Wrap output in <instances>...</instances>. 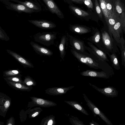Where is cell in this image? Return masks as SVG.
I'll use <instances>...</instances> for the list:
<instances>
[{"mask_svg":"<svg viewBox=\"0 0 125 125\" xmlns=\"http://www.w3.org/2000/svg\"><path fill=\"white\" fill-rule=\"evenodd\" d=\"M101 30L102 43L105 53L109 56L114 52L118 51L117 43L111 35L108 26L105 23Z\"/></svg>","mask_w":125,"mask_h":125,"instance_id":"cell-1","label":"cell"},{"mask_svg":"<svg viewBox=\"0 0 125 125\" xmlns=\"http://www.w3.org/2000/svg\"><path fill=\"white\" fill-rule=\"evenodd\" d=\"M69 7L72 13L77 17L86 21L92 20L98 23L99 19L96 13L88 10L85 11L72 4H69Z\"/></svg>","mask_w":125,"mask_h":125,"instance_id":"cell-2","label":"cell"},{"mask_svg":"<svg viewBox=\"0 0 125 125\" xmlns=\"http://www.w3.org/2000/svg\"><path fill=\"white\" fill-rule=\"evenodd\" d=\"M56 35L55 32H39L34 35V38L36 42L48 46L54 44Z\"/></svg>","mask_w":125,"mask_h":125,"instance_id":"cell-3","label":"cell"},{"mask_svg":"<svg viewBox=\"0 0 125 125\" xmlns=\"http://www.w3.org/2000/svg\"><path fill=\"white\" fill-rule=\"evenodd\" d=\"M86 105L92 111L95 117L98 115L108 125H113L112 124L106 116L84 94H83Z\"/></svg>","mask_w":125,"mask_h":125,"instance_id":"cell-4","label":"cell"},{"mask_svg":"<svg viewBox=\"0 0 125 125\" xmlns=\"http://www.w3.org/2000/svg\"><path fill=\"white\" fill-rule=\"evenodd\" d=\"M66 35L72 49L81 53L87 52L86 46L83 41L70 35L68 33Z\"/></svg>","mask_w":125,"mask_h":125,"instance_id":"cell-5","label":"cell"},{"mask_svg":"<svg viewBox=\"0 0 125 125\" xmlns=\"http://www.w3.org/2000/svg\"><path fill=\"white\" fill-rule=\"evenodd\" d=\"M92 34L87 40L95 45L99 49L105 53V50L102 43L101 31L96 28L92 27Z\"/></svg>","mask_w":125,"mask_h":125,"instance_id":"cell-6","label":"cell"},{"mask_svg":"<svg viewBox=\"0 0 125 125\" xmlns=\"http://www.w3.org/2000/svg\"><path fill=\"white\" fill-rule=\"evenodd\" d=\"M123 32L122 23L119 18L114 26L112 31V36L117 45L119 43Z\"/></svg>","mask_w":125,"mask_h":125,"instance_id":"cell-7","label":"cell"},{"mask_svg":"<svg viewBox=\"0 0 125 125\" xmlns=\"http://www.w3.org/2000/svg\"><path fill=\"white\" fill-rule=\"evenodd\" d=\"M89 84L93 88L106 96L113 97L117 96L118 92L113 86H108L103 88H100L90 83Z\"/></svg>","mask_w":125,"mask_h":125,"instance_id":"cell-8","label":"cell"},{"mask_svg":"<svg viewBox=\"0 0 125 125\" xmlns=\"http://www.w3.org/2000/svg\"><path fill=\"white\" fill-rule=\"evenodd\" d=\"M46 4L50 11L56 14L61 19L64 18L63 13L53 0H42Z\"/></svg>","mask_w":125,"mask_h":125,"instance_id":"cell-9","label":"cell"},{"mask_svg":"<svg viewBox=\"0 0 125 125\" xmlns=\"http://www.w3.org/2000/svg\"><path fill=\"white\" fill-rule=\"evenodd\" d=\"M86 48L90 53L89 56L99 64L103 71L105 72L107 68H111L106 61L101 59L90 47L86 46Z\"/></svg>","mask_w":125,"mask_h":125,"instance_id":"cell-10","label":"cell"},{"mask_svg":"<svg viewBox=\"0 0 125 125\" xmlns=\"http://www.w3.org/2000/svg\"><path fill=\"white\" fill-rule=\"evenodd\" d=\"M28 21L37 27L43 29L54 28L56 25L51 21L44 20H30Z\"/></svg>","mask_w":125,"mask_h":125,"instance_id":"cell-11","label":"cell"},{"mask_svg":"<svg viewBox=\"0 0 125 125\" xmlns=\"http://www.w3.org/2000/svg\"><path fill=\"white\" fill-rule=\"evenodd\" d=\"M69 28L71 31L79 35L90 33L92 31L91 28L89 27L78 24L70 25Z\"/></svg>","mask_w":125,"mask_h":125,"instance_id":"cell-12","label":"cell"},{"mask_svg":"<svg viewBox=\"0 0 125 125\" xmlns=\"http://www.w3.org/2000/svg\"><path fill=\"white\" fill-rule=\"evenodd\" d=\"M83 76H91L104 78H108L109 75L107 72L104 71L98 72L92 70H87L80 73Z\"/></svg>","mask_w":125,"mask_h":125,"instance_id":"cell-13","label":"cell"},{"mask_svg":"<svg viewBox=\"0 0 125 125\" xmlns=\"http://www.w3.org/2000/svg\"><path fill=\"white\" fill-rule=\"evenodd\" d=\"M30 43L35 51L41 55L50 56L53 54L52 52L49 49L42 47L33 42L31 41Z\"/></svg>","mask_w":125,"mask_h":125,"instance_id":"cell-14","label":"cell"},{"mask_svg":"<svg viewBox=\"0 0 125 125\" xmlns=\"http://www.w3.org/2000/svg\"><path fill=\"white\" fill-rule=\"evenodd\" d=\"M8 53L13 57L20 64L24 66L33 67L32 64L28 60L14 52L7 50Z\"/></svg>","mask_w":125,"mask_h":125,"instance_id":"cell-15","label":"cell"},{"mask_svg":"<svg viewBox=\"0 0 125 125\" xmlns=\"http://www.w3.org/2000/svg\"><path fill=\"white\" fill-rule=\"evenodd\" d=\"M68 41V39L66 35H64L61 38L59 46V49L60 57L63 60L64 59V57L66 54Z\"/></svg>","mask_w":125,"mask_h":125,"instance_id":"cell-16","label":"cell"},{"mask_svg":"<svg viewBox=\"0 0 125 125\" xmlns=\"http://www.w3.org/2000/svg\"><path fill=\"white\" fill-rule=\"evenodd\" d=\"M87 43L90 47L101 59L105 61L109 62L105 53L96 47L92 42H87Z\"/></svg>","mask_w":125,"mask_h":125,"instance_id":"cell-17","label":"cell"},{"mask_svg":"<svg viewBox=\"0 0 125 125\" xmlns=\"http://www.w3.org/2000/svg\"><path fill=\"white\" fill-rule=\"evenodd\" d=\"M64 102L75 109L80 111L86 115L89 114L87 111L79 103L75 101H65Z\"/></svg>","mask_w":125,"mask_h":125,"instance_id":"cell-18","label":"cell"},{"mask_svg":"<svg viewBox=\"0 0 125 125\" xmlns=\"http://www.w3.org/2000/svg\"><path fill=\"white\" fill-rule=\"evenodd\" d=\"M10 6L13 9L16 11L20 12L31 13L34 11L33 10L22 4H16L12 3L11 4Z\"/></svg>","mask_w":125,"mask_h":125,"instance_id":"cell-19","label":"cell"},{"mask_svg":"<svg viewBox=\"0 0 125 125\" xmlns=\"http://www.w3.org/2000/svg\"><path fill=\"white\" fill-rule=\"evenodd\" d=\"M117 45L120 49L122 64L125 69V40L123 36L121 37L119 43L117 44Z\"/></svg>","mask_w":125,"mask_h":125,"instance_id":"cell-20","label":"cell"},{"mask_svg":"<svg viewBox=\"0 0 125 125\" xmlns=\"http://www.w3.org/2000/svg\"><path fill=\"white\" fill-rule=\"evenodd\" d=\"M74 87L75 86H72L67 87L54 88L52 89V92L54 95H62L65 94L68 91Z\"/></svg>","mask_w":125,"mask_h":125,"instance_id":"cell-21","label":"cell"},{"mask_svg":"<svg viewBox=\"0 0 125 125\" xmlns=\"http://www.w3.org/2000/svg\"><path fill=\"white\" fill-rule=\"evenodd\" d=\"M90 53H88L87 55L83 54L85 57L87 62L89 65V67L95 69H101L99 64L89 56Z\"/></svg>","mask_w":125,"mask_h":125,"instance_id":"cell-22","label":"cell"},{"mask_svg":"<svg viewBox=\"0 0 125 125\" xmlns=\"http://www.w3.org/2000/svg\"><path fill=\"white\" fill-rule=\"evenodd\" d=\"M70 51L73 55L79 61L89 67V65L88 63L82 54L78 52L77 51L72 49H71Z\"/></svg>","mask_w":125,"mask_h":125,"instance_id":"cell-23","label":"cell"},{"mask_svg":"<svg viewBox=\"0 0 125 125\" xmlns=\"http://www.w3.org/2000/svg\"><path fill=\"white\" fill-rule=\"evenodd\" d=\"M116 52H113L109 56L114 68L118 70L120 68Z\"/></svg>","mask_w":125,"mask_h":125,"instance_id":"cell-24","label":"cell"},{"mask_svg":"<svg viewBox=\"0 0 125 125\" xmlns=\"http://www.w3.org/2000/svg\"><path fill=\"white\" fill-rule=\"evenodd\" d=\"M94 5L96 12L99 19L103 21V14L98 0H94Z\"/></svg>","mask_w":125,"mask_h":125,"instance_id":"cell-25","label":"cell"},{"mask_svg":"<svg viewBox=\"0 0 125 125\" xmlns=\"http://www.w3.org/2000/svg\"><path fill=\"white\" fill-rule=\"evenodd\" d=\"M70 122L73 125H84L83 122L76 117L71 115L69 117Z\"/></svg>","mask_w":125,"mask_h":125,"instance_id":"cell-26","label":"cell"},{"mask_svg":"<svg viewBox=\"0 0 125 125\" xmlns=\"http://www.w3.org/2000/svg\"><path fill=\"white\" fill-rule=\"evenodd\" d=\"M18 2L25 5L26 7L32 10H38L39 8L32 2L28 1L24 2L19 1Z\"/></svg>","mask_w":125,"mask_h":125,"instance_id":"cell-27","label":"cell"},{"mask_svg":"<svg viewBox=\"0 0 125 125\" xmlns=\"http://www.w3.org/2000/svg\"><path fill=\"white\" fill-rule=\"evenodd\" d=\"M84 4L88 8V10L96 13L94 4L92 0H84Z\"/></svg>","mask_w":125,"mask_h":125,"instance_id":"cell-28","label":"cell"},{"mask_svg":"<svg viewBox=\"0 0 125 125\" xmlns=\"http://www.w3.org/2000/svg\"><path fill=\"white\" fill-rule=\"evenodd\" d=\"M0 39L2 40L8 41L10 40L9 37L7 36L4 31L0 27Z\"/></svg>","mask_w":125,"mask_h":125,"instance_id":"cell-29","label":"cell"},{"mask_svg":"<svg viewBox=\"0 0 125 125\" xmlns=\"http://www.w3.org/2000/svg\"><path fill=\"white\" fill-rule=\"evenodd\" d=\"M66 3L70 4L75 3L79 4H84V0H64Z\"/></svg>","mask_w":125,"mask_h":125,"instance_id":"cell-30","label":"cell"},{"mask_svg":"<svg viewBox=\"0 0 125 125\" xmlns=\"http://www.w3.org/2000/svg\"><path fill=\"white\" fill-rule=\"evenodd\" d=\"M37 103L40 105H42L44 103V101L43 100L41 99H38L36 101Z\"/></svg>","mask_w":125,"mask_h":125,"instance_id":"cell-31","label":"cell"},{"mask_svg":"<svg viewBox=\"0 0 125 125\" xmlns=\"http://www.w3.org/2000/svg\"><path fill=\"white\" fill-rule=\"evenodd\" d=\"M10 103L9 101H6L4 104V106L5 108H8L10 106Z\"/></svg>","mask_w":125,"mask_h":125,"instance_id":"cell-32","label":"cell"},{"mask_svg":"<svg viewBox=\"0 0 125 125\" xmlns=\"http://www.w3.org/2000/svg\"><path fill=\"white\" fill-rule=\"evenodd\" d=\"M89 124L90 125H99L96 122L94 121L93 120H92V121L90 122L89 123Z\"/></svg>","mask_w":125,"mask_h":125,"instance_id":"cell-33","label":"cell"},{"mask_svg":"<svg viewBox=\"0 0 125 125\" xmlns=\"http://www.w3.org/2000/svg\"><path fill=\"white\" fill-rule=\"evenodd\" d=\"M53 121L52 119H51L48 121L47 125H52L53 124Z\"/></svg>","mask_w":125,"mask_h":125,"instance_id":"cell-34","label":"cell"},{"mask_svg":"<svg viewBox=\"0 0 125 125\" xmlns=\"http://www.w3.org/2000/svg\"><path fill=\"white\" fill-rule=\"evenodd\" d=\"M16 87L18 88H21L22 87L21 85L18 83H17L15 84Z\"/></svg>","mask_w":125,"mask_h":125,"instance_id":"cell-35","label":"cell"},{"mask_svg":"<svg viewBox=\"0 0 125 125\" xmlns=\"http://www.w3.org/2000/svg\"><path fill=\"white\" fill-rule=\"evenodd\" d=\"M33 83L31 81H29L27 82L26 84L28 85H30L33 84Z\"/></svg>","mask_w":125,"mask_h":125,"instance_id":"cell-36","label":"cell"},{"mask_svg":"<svg viewBox=\"0 0 125 125\" xmlns=\"http://www.w3.org/2000/svg\"><path fill=\"white\" fill-rule=\"evenodd\" d=\"M13 81L15 82H18L19 81V80L18 78H13L12 79Z\"/></svg>","mask_w":125,"mask_h":125,"instance_id":"cell-37","label":"cell"},{"mask_svg":"<svg viewBox=\"0 0 125 125\" xmlns=\"http://www.w3.org/2000/svg\"><path fill=\"white\" fill-rule=\"evenodd\" d=\"M39 114V113L38 112H36L34 114H33L32 115V117H34L37 115Z\"/></svg>","mask_w":125,"mask_h":125,"instance_id":"cell-38","label":"cell"},{"mask_svg":"<svg viewBox=\"0 0 125 125\" xmlns=\"http://www.w3.org/2000/svg\"><path fill=\"white\" fill-rule=\"evenodd\" d=\"M111 2H113V0H109Z\"/></svg>","mask_w":125,"mask_h":125,"instance_id":"cell-39","label":"cell"},{"mask_svg":"<svg viewBox=\"0 0 125 125\" xmlns=\"http://www.w3.org/2000/svg\"><path fill=\"white\" fill-rule=\"evenodd\" d=\"M12 125L11 124H8V125Z\"/></svg>","mask_w":125,"mask_h":125,"instance_id":"cell-40","label":"cell"},{"mask_svg":"<svg viewBox=\"0 0 125 125\" xmlns=\"http://www.w3.org/2000/svg\"><path fill=\"white\" fill-rule=\"evenodd\" d=\"M124 32V34H125V32Z\"/></svg>","mask_w":125,"mask_h":125,"instance_id":"cell-41","label":"cell"}]
</instances>
